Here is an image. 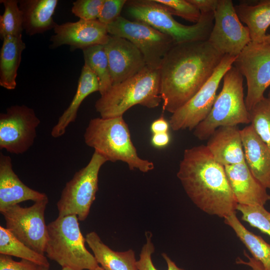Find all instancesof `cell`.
<instances>
[{"instance_id": "1", "label": "cell", "mask_w": 270, "mask_h": 270, "mask_svg": "<svg viewBox=\"0 0 270 270\" xmlns=\"http://www.w3.org/2000/svg\"><path fill=\"white\" fill-rule=\"evenodd\" d=\"M224 55L206 40L174 44L160 68L164 110L186 104L212 76Z\"/></svg>"}, {"instance_id": "2", "label": "cell", "mask_w": 270, "mask_h": 270, "mask_svg": "<svg viewBox=\"0 0 270 270\" xmlns=\"http://www.w3.org/2000/svg\"><path fill=\"white\" fill-rule=\"evenodd\" d=\"M176 176L188 198L202 212L223 218L236 212L238 204L224 166L214 160L206 146L184 150Z\"/></svg>"}, {"instance_id": "3", "label": "cell", "mask_w": 270, "mask_h": 270, "mask_svg": "<svg viewBox=\"0 0 270 270\" xmlns=\"http://www.w3.org/2000/svg\"><path fill=\"white\" fill-rule=\"evenodd\" d=\"M84 136L86 144L108 162L122 161L127 164L130 170L142 172L154 168L152 162L138 156L122 116L91 119Z\"/></svg>"}, {"instance_id": "4", "label": "cell", "mask_w": 270, "mask_h": 270, "mask_svg": "<svg viewBox=\"0 0 270 270\" xmlns=\"http://www.w3.org/2000/svg\"><path fill=\"white\" fill-rule=\"evenodd\" d=\"M162 101L160 70L146 66L134 76L112 86L96 101L94 107L101 118H110L122 116L136 105L152 108Z\"/></svg>"}, {"instance_id": "5", "label": "cell", "mask_w": 270, "mask_h": 270, "mask_svg": "<svg viewBox=\"0 0 270 270\" xmlns=\"http://www.w3.org/2000/svg\"><path fill=\"white\" fill-rule=\"evenodd\" d=\"M45 252L62 268L94 270L98 266L94 256L86 248V238L75 214L58 216L48 225Z\"/></svg>"}, {"instance_id": "6", "label": "cell", "mask_w": 270, "mask_h": 270, "mask_svg": "<svg viewBox=\"0 0 270 270\" xmlns=\"http://www.w3.org/2000/svg\"><path fill=\"white\" fill-rule=\"evenodd\" d=\"M223 85L206 118L194 130L200 140H208L216 129L250 123L244 99L243 76L232 66L223 77Z\"/></svg>"}, {"instance_id": "7", "label": "cell", "mask_w": 270, "mask_h": 270, "mask_svg": "<svg viewBox=\"0 0 270 270\" xmlns=\"http://www.w3.org/2000/svg\"><path fill=\"white\" fill-rule=\"evenodd\" d=\"M126 6L128 13L135 20L146 23L169 36L175 44L206 40L214 25V12L201 13L197 23L186 26L176 21L156 0H127Z\"/></svg>"}, {"instance_id": "8", "label": "cell", "mask_w": 270, "mask_h": 270, "mask_svg": "<svg viewBox=\"0 0 270 270\" xmlns=\"http://www.w3.org/2000/svg\"><path fill=\"white\" fill-rule=\"evenodd\" d=\"M106 162L94 152L87 165L66 182L56 204L58 216L75 214L80 221L87 218L98 189L100 170Z\"/></svg>"}, {"instance_id": "9", "label": "cell", "mask_w": 270, "mask_h": 270, "mask_svg": "<svg viewBox=\"0 0 270 270\" xmlns=\"http://www.w3.org/2000/svg\"><path fill=\"white\" fill-rule=\"evenodd\" d=\"M110 35L126 38L143 55L146 66L160 70L164 58L175 44L172 38L142 22L120 16L106 26Z\"/></svg>"}, {"instance_id": "10", "label": "cell", "mask_w": 270, "mask_h": 270, "mask_svg": "<svg viewBox=\"0 0 270 270\" xmlns=\"http://www.w3.org/2000/svg\"><path fill=\"white\" fill-rule=\"evenodd\" d=\"M48 202L46 196L28 207L17 204L0 210L6 228L28 247L43 255L48 238L44 212Z\"/></svg>"}, {"instance_id": "11", "label": "cell", "mask_w": 270, "mask_h": 270, "mask_svg": "<svg viewBox=\"0 0 270 270\" xmlns=\"http://www.w3.org/2000/svg\"><path fill=\"white\" fill-rule=\"evenodd\" d=\"M236 57L224 55L210 78L186 104L170 117L169 124L175 131L194 130L210 112L216 98V91L226 72Z\"/></svg>"}, {"instance_id": "12", "label": "cell", "mask_w": 270, "mask_h": 270, "mask_svg": "<svg viewBox=\"0 0 270 270\" xmlns=\"http://www.w3.org/2000/svg\"><path fill=\"white\" fill-rule=\"evenodd\" d=\"M233 66L246 79L248 110L262 100L270 86V44L251 42L236 57Z\"/></svg>"}, {"instance_id": "13", "label": "cell", "mask_w": 270, "mask_h": 270, "mask_svg": "<svg viewBox=\"0 0 270 270\" xmlns=\"http://www.w3.org/2000/svg\"><path fill=\"white\" fill-rule=\"evenodd\" d=\"M208 40L224 55L234 57L252 42L248 29L239 19L232 0H218Z\"/></svg>"}, {"instance_id": "14", "label": "cell", "mask_w": 270, "mask_h": 270, "mask_svg": "<svg viewBox=\"0 0 270 270\" xmlns=\"http://www.w3.org/2000/svg\"><path fill=\"white\" fill-rule=\"evenodd\" d=\"M40 124L34 110L25 105H14L0 114V148L16 154L32 146Z\"/></svg>"}, {"instance_id": "15", "label": "cell", "mask_w": 270, "mask_h": 270, "mask_svg": "<svg viewBox=\"0 0 270 270\" xmlns=\"http://www.w3.org/2000/svg\"><path fill=\"white\" fill-rule=\"evenodd\" d=\"M54 34L50 38V48H54L62 45L70 46L71 50H82L96 45L105 44L109 38L106 26L98 20L66 22L56 26Z\"/></svg>"}, {"instance_id": "16", "label": "cell", "mask_w": 270, "mask_h": 270, "mask_svg": "<svg viewBox=\"0 0 270 270\" xmlns=\"http://www.w3.org/2000/svg\"><path fill=\"white\" fill-rule=\"evenodd\" d=\"M104 46L108 59L112 86L134 76L146 66L142 52L126 38L110 34L107 42Z\"/></svg>"}, {"instance_id": "17", "label": "cell", "mask_w": 270, "mask_h": 270, "mask_svg": "<svg viewBox=\"0 0 270 270\" xmlns=\"http://www.w3.org/2000/svg\"><path fill=\"white\" fill-rule=\"evenodd\" d=\"M228 184L238 204L262 206L270 200V195L252 175L245 162L224 166Z\"/></svg>"}, {"instance_id": "18", "label": "cell", "mask_w": 270, "mask_h": 270, "mask_svg": "<svg viewBox=\"0 0 270 270\" xmlns=\"http://www.w3.org/2000/svg\"><path fill=\"white\" fill-rule=\"evenodd\" d=\"M47 196L24 184L12 170V159L0 153V210L26 200L34 202Z\"/></svg>"}, {"instance_id": "19", "label": "cell", "mask_w": 270, "mask_h": 270, "mask_svg": "<svg viewBox=\"0 0 270 270\" xmlns=\"http://www.w3.org/2000/svg\"><path fill=\"white\" fill-rule=\"evenodd\" d=\"M245 162L254 177L270 189V148L251 124L240 130Z\"/></svg>"}, {"instance_id": "20", "label": "cell", "mask_w": 270, "mask_h": 270, "mask_svg": "<svg viewBox=\"0 0 270 270\" xmlns=\"http://www.w3.org/2000/svg\"><path fill=\"white\" fill-rule=\"evenodd\" d=\"M206 146L214 160L224 166L245 162L240 130L237 126L218 128Z\"/></svg>"}, {"instance_id": "21", "label": "cell", "mask_w": 270, "mask_h": 270, "mask_svg": "<svg viewBox=\"0 0 270 270\" xmlns=\"http://www.w3.org/2000/svg\"><path fill=\"white\" fill-rule=\"evenodd\" d=\"M18 2L26 34H42L54 29L57 25L52 16L58 2V0H20Z\"/></svg>"}, {"instance_id": "22", "label": "cell", "mask_w": 270, "mask_h": 270, "mask_svg": "<svg viewBox=\"0 0 270 270\" xmlns=\"http://www.w3.org/2000/svg\"><path fill=\"white\" fill-rule=\"evenodd\" d=\"M99 90L100 84L96 76L84 64L82 69L76 94L69 106L52 128L51 136L56 138L64 135L68 126L75 121L78 108L84 100L91 94Z\"/></svg>"}, {"instance_id": "23", "label": "cell", "mask_w": 270, "mask_h": 270, "mask_svg": "<svg viewBox=\"0 0 270 270\" xmlns=\"http://www.w3.org/2000/svg\"><path fill=\"white\" fill-rule=\"evenodd\" d=\"M85 238L98 263L104 270H138L132 250H113L102 242L95 232H88Z\"/></svg>"}, {"instance_id": "24", "label": "cell", "mask_w": 270, "mask_h": 270, "mask_svg": "<svg viewBox=\"0 0 270 270\" xmlns=\"http://www.w3.org/2000/svg\"><path fill=\"white\" fill-rule=\"evenodd\" d=\"M26 45L22 35L8 36L2 40L0 51V86L7 90L15 89L23 50Z\"/></svg>"}, {"instance_id": "25", "label": "cell", "mask_w": 270, "mask_h": 270, "mask_svg": "<svg viewBox=\"0 0 270 270\" xmlns=\"http://www.w3.org/2000/svg\"><path fill=\"white\" fill-rule=\"evenodd\" d=\"M234 7L239 19L248 28L251 41L262 43L270 26V0L254 4L243 2Z\"/></svg>"}, {"instance_id": "26", "label": "cell", "mask_w": 270, "mask_h": 270, "mask_svg": "<svg viewBox=\"0 0 270 270\" xmlns=\"http://www.w3.org/2000/svg\"><path fill=\"white\" fill-rule=\"evenodd\" d=\"M224 219V223L233 230L252 258L262 264L264 270H270V244L261 236L246 229L239 220L236 212Z\"/></svg>"}, {"instance_id": "27", "label": "cell", "mask_w": 270, "mask_h": 270, "mask_svg": "<svg viewBox=\"0 0 270 270\" xmlns=\"http://www.w3.org/2000/svg\"><path fill=\"white\" fill-rule=\"evenodd\" d=\"M0 254L28 260L40 266L50 267L46 258L31 249L8 229L0 226Z\"/></svg>"}, {"instance_id": "28", "label": "cell", "mask_w": 270, "mask_h": 270, "mask_svg": "<svg viewBox=\"0 0 270 270\" xmlns=\"http://www.w3.org/2000/svg\"><path fill=\"white\" fill-rule=\"evenodd\" d=\"M84 64L96 76L100 96L112 86L107 55L104 45H96L82 50Z\"/></svg>"}, {"instance_id": "29", "label": "cell", "mask_w": 270, "mask_h": 270, "mask_svg": "<svg viewBox=\"0 0 270 270\" xmlns=\"http://www.w3.org/2000/svg\"><path fill=\"white\" fill-rule=\"evenodd\" d=\"M4 8V12L0 16V37L3 40L8 36L22 35L24 30L22 14L18 0H0Z\"/></svg>"}, {"instance_id": "30", "label": "cell", "mask_w": 270, "mask_h": 270, "mask_svg": "<svg viewBox=\"0 0 270 270\" xmlns=\"http://www.w3.org/2000/svg\"><path fill=\"white\" fill-rule=\"evenodd\" d=\"M249 112L250 124L270 148V97H264Z\"/></svg>"}, {"instance_id": "31", "label": "cell", "mask_w": 270, "mask_h": 270, "mask_svg": "<svg viewBox=\"0 0 270 270\" xmlns=\"http://www.w3.org/2000/svg\"><path fill=\"white\" fill-rule=\"evenodd\" d=\"M236 210L242 214V220L270 236V212L264 206L238 204Z\"/></svg>"}, {"instance_id": "32", "label": "cell", "mask_w": 270, "mask_h": 270, "mask_svg": "<svg viewBox=\"0 0 270 270\" xmlns=\"http://www.w3.org/2000/svg\"><path fill=\"white\" fill-rule=\"evenodd\" d=\"M163 5L172 14L195 24L201 16L199 10L188 0H156Z\"/></svg>"}, {"instance_id": "33", "label": "cell", "mask_w": 270, "mask_h": 270, "mask_svg": "<svg viewBox=\"0 0 270 270\" xmlns=\"http://www.w3.org/2000/svg\"><path fill=\"white\" fill-rule=\"evenodd\" d=\"M146 242L142 246L140 258L137 260L138 268V270H158L154 266L152 258L154 247L152 240L151 232H146ZM162 255L167 264V270H184L178 266L166 254L162 253Z\"/></svg>"}, {"instance_id": "34", "label": "cell", "mask_w": 270, "mask_h": 270, "mask_svg": "<svg viewBox=\"0 0 270 270\" xmlns=\"http://www.w3.org/2000/svg\"><path fill=\"white\" fill-rule=\"evenodd\" d=\"M103 2L104 0H77L73 2L71 10L80 20H96Z\"/></svg>"}, {"instance_id": "35", "label": "cell", "mask_w": 270, "mask_h": 270, "mask_svg": "<svg viewBox=\"0 0 270 270\" xmlns=\"http://www.w3.org/2000/svg\"><path fill=\"white\" fill-rule=\"evenodd\" d=\"M126 2V0H104L98 20L106 26L112 24L120 16Z\"/></svg>"}, {"instance_id": "36", "label": "cell", "mask_w": 270, "mask_h": 270, "mask_svg": "<svg viewBox=\"0 0 270 270\" xmlns=\"http://www.w3.org/2000/svg\"><path fill=\"white\" fill-rule=\"evenodd\" d=\"M42 266L28 260L17 262L10 256L0 254V270H40Z\"/></svg>"}, {"instance_id": "37", "label": "cell", "mask_w": 270, "mask_h": 270, "mask_svg": "<svg viewBox=\"0 0 270 270\" xmlns=\"http://www.w3.org/2000/svg\"><path fill=\"white\" fill-rule=\"evenodd\" d=\"M201 13L214 12L218 0H188Z\"/></svg>"}, {"instance_id": "38", "label": "cell", "mask_w": 270, "mask_h": 270, "mask_svg": "<svg viewBox=\"0 0 270 270\" xmlns=\"http://www.w3.org/2000/svg\"><path fill=\"white\" fill-rule=\"evenodd\" d=\"M170 142V136L168 132L153 134L151 139L152 146L158 148L166 147Z\"/></svg>"}, {"instance_id": "39", "label": "cell", "mask_w": 270, "mask_h": 270, "mask_svg": "<svg viewBox=\"0 0 270 270\" xmlns=\"http://www.w3.org/2000/svg\"><path fill=\"white\" fill-rule=\"evenodd\" d=\"M169 126V122L162 116L152 123L150 130L152 134L166 132H168Z\"/></svg>"}, {"instance_id": "40", "label": "cell", "mask_w": 270, "mask_h": 270, "mask_svg": "<svg viewBox=\"0 0 270 270\" xmlns=\"http://www.w3.org/2000/svg\"><path fill=\"white\" fill-rule=\"evenodd\" d=\"M244 254L247 258L248 261L242 260L238 258L236 260L237 264H244L250 266L252 270H264L262 264L258 260L250 257L244 250Z\"/></svg>"}, {"instance_id": "41", "label": "cell", "mask_w": 270, "mask_h": 270, "mask_svg": "<svg viewBox=\"0 0 270 270\" xmlns=\"http://www.w3.org/2000/svg\"><path fill=\"white\" fill-rule=\"evenodd\" d=\"M263 43L270 44V34L266 35L264 40Z\"/></svg>"}, {"instance_id": "42", "label": "cell", "mask_w": 270, "mask_h": 270, "mask_svg": "<svg viewBox=\"0 0 270 270\" xmlns=\"http://www.w3.org/2000/svg\"><path fill=\"white\" fill-rule=\"evenodd\" d=\"M62 270H78L74 269V268H68V267H64V268H62Z\"/></svg>"}, {"instance_id": "43", "label": "cell", "mask_w": 270, "mask_h": 270, "mask_svg": "<svg viewBox=\"0 0 270 270\" xmlns=\"http://www.w3.org/2000/svg\"><path fill=\"white\" fill-rule=\"evenodd\" d=\"M40 270H49V267L42 266Z\"/></svg>"}, {"instance_id": "44", "label": "cell", "mask_w": 270, "mask_h": 270, "mask_svg": "<svg viewBox=\"0 0 270 270\" xmlns=\"http://www.w3.org/2000/svg\"><path fill=\"white\" fill-rule=\"evenodd\" d=\"M94 270H104L100 266H98Z\"/></svg>"}, {"instance_id": "45", "label": "cell", "mask_w": 270, "mask_h": 270, "mask_svg": "<svg viewBox=\"0 0 270 270\" xmlns=\"http://www.w3.org/2000/svg\"><path fill=\"white\" fill-rule=\"evenodd\" d=\"M269 97H270V92H269V94H268V96Z\"/></svg>"}, {"instance_id": "46", "label": "cell", "mask_w": 270, "mask_h": 270, "mask_svg": "<svg viewBox=\"0 0 270 270\" xmlns=\"http://www.w3.org/2000/svg\"><path fill=\"white\" fill-rule=\"evenodd\" d=\"M250 270H252V269Z\"/></svg>"}]
</instances>
